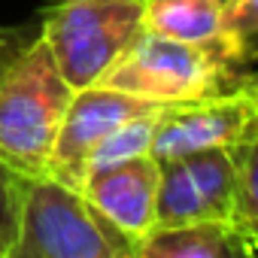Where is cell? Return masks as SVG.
I'll return each instance as SVG.
<instances>
[{
  "instance_id": "6da1fadb",
  "label": "cell",
  "mask_w": 258,
  "mask_h": 258,
  "mask_svg": "<svg viewBox=\"0 0 258 258\" xmlns=\"http://www.w3.org/2000/svg\"><path fill=\"white\" fill-rule=\"evenodd\" d=\"M49 43H34L0 73V158L22 176H46L58 127L73 97Z\"/></svg>"
},
{
  "instance_id": "7a4b0ae2",
  "label": "cell",
  "mask_w": 258,
  "mask_h": 258,
  "mask_svg": "<svg viewBox=\"0 0 258 258\" xmlns=\"http://www.w3.org/2000/svg\"><path fill=\"white\" fill-rule=\"evenodd\" d=\"M246 76L216 43H185L140 31L97 82L155 103H179L240 88Z\"/></svg>"
},
{
  "instance_id": "3957f363",
  "label": "cell",
  "mask_w": 258,
  "mask_h": 258,
  "mask_svg": "<svg viewBox=\"0 0 258 258\" xmlns=\"http://www.w3.org/2000/svg\"><path fill=\"white\" fill-rule=\"evenodd\" d=\"M10 258H134V243L82 191L55 176H28L19 240Z\"/></svg>"
},
{
  "instance_id": "277c9868",
  "label": "cell",
  "mask_w": 258,
  "mask_h": 258,
  "mask_svg": "<svg viewBox=\"0 0 258 258\" xmlns=\"http://www.w3.org/2000/svg\"><path fill=\"white\" fill-rule=\"evenodd\" d=\"M146 0H46L40 37L73 88L97 82L143 31Z\"/></svg>"
},
{
  "instance_id": "5b68a950",
  "label": "cell",
  "mask_w": 258,
  "mask_h": 258,
  "mask_svg": "<svg viewBox=\"0 0 258 258\" xmlns=\"http://www.w3.org/2000/svg\"><path fill=\"white\" fill-rule=\"evenodd\" d=\"M237 222V164L231 149H201L161 161L155 225Z\"/></svg>"
},
{
  "instance_id": "8992f818",
  "label": "cell",
  "mask_w": 258,
  "mask_h": 258,
  "mask_svg": "<svg viewBox=\"0 0 258 258\" xmlns=\"http://www.w3.org/2000/svg\"><path fill=\"white\" fill-rule=\"evenodd\" d=\"M255 121L258 100L246 82L222 94L164 103L152 143V158L173 161L179 155H191L201 149H231L246 137V131Z\"/></svg>"
},
{
  "instance_id": "52a82bcc",
  "label": "cell",
  "mask_w": 258,
  "mask_h": 258,
  "mask_svg": "<svg viewBox=\"0 0 258 258\" xmlns=\"http://www.w3.org/2000/svg\"><path fill=\"white\" fill-rule=\"evenodd\" d=\"M161 103L124 94L118 88L91 82L85 88H76L70 97V106L64 112V121L58 127L55 149L49 158V176L58 182L82 191L85 188V161L91 149L131 115H140L146 109H155Z\"/></svg>"
},
{
  "instance_id": "ba28073f",
  "label": "cell",
  "mask_w": 258,
  "mask_h": 258,
  "mask_svg": "<svg viewBox=\"0 0 258 258\" xmlns=\"http://www.w3.org/2000/svg\"><path fill=\"white\" fill-rule=\"evenodd\" d=\"M158 182H161V161H155L152 155H140L88 176L82 195L137 249V240L155 225Z\"/></svg>"
},
{
  "instance_id": "9c48e42d",
  "label": "cell",
  "mask_w": 258,
  "mask_h": 258,
  "mask_svg": "<svg viewBox=\"0 0 258 258\" xmlns=\"http://www.w3.org/2000/svg\"><path fill=\"white\" fill-rule=\"evenodd\" d=\"M255 243L237 222H182L152 225L134 249V258H249Z\"/></svg>"
},
{
  "instance_id": "30bf717a",
  "label": "cell",
  "mask_w": 258,
  "mask_h": 258,
  "mask_svg": "<svg viewBox=\"0 0 258 258\" xmlns=\"http://www.w3.org/2000/svg\"><path fill=\"white\" fill-rule=\"evenodd\" d=\"M143 31L185 40L216 43L222 40V0H146Z\"/></svg>"
},
{
  "instance_id": "8fae6325",
  "label": "cell",
  "mask_w": 258,
  "mask_h": 258,
  "mask_svg": "<svg viewBox=\"0 0 258 258\" xmlns=\"http://www.w3.org/2000/svg\"><path fill=\"white\" fill-rule=\"evenodd\" d=\"M161 106L155 109H146L140 115H131L127 121H121L112 131L91 149L88 161H85V179L100 173V170H109L115 164H124L131 158H140V155H152V143H155V131H158V121H161Z\"/></svg>"
},
{
  "instance_id": "7c38bea8",
  "label": "cell",
  "mask_w": 258,
  "mask_h": 258,
  "mask_svg": "<svg viewBox=\"0 0 258 258\" xmlns=\"http://www.w3.org/2000/svg\"><path fill=\"white\" fill-rule=\"evenodd\" d=\"M219 46L240 70L258 61V0H222Z\"/></svg>"
},
{
  "instance_id": "4fadbf2b",
  "label": "cell",
  "mask_w": 258,
  "mask_h": 258,
  "mask_svg": "<svg viewBox=\"0 0 258 258\" xmlns=\"http://www.w3.org/2000/svg\"><path fill=\"white\" fill-rule=\"evenodd\" d=\"M237 164V225L258 249V121L231 146Z\"/></svg>"
},
{
  "instance_id": "5bb4252c",
  "label": "cell",
  "mask_w": 258,
  "mask_h": 258,
  "mask_svg": "<svg viewBox=\"0 0 258 258\" xmlns=\"http://www.w3.org/2000/svg\"><path fill=\"white\" fill-rule=\"evenodd\" d=\"M25 179L19 170H13L0 158V258H10L16 240H19V219H22V198H25Z\"/></svg>"
},
{
  "instance_id": "9a60e30c",
  "label": "cell",
  "mask_w": 258,
  "mask_h": 258,
  "mask_svg": "<svg viewBox=\"0 0 258 258\" xmlns=\"http://www.w3.org/2000/svg\"><path fill=\"white\" fill-rule=\"evenodd\" d=\"M40 34V22L34 25H0V73H4Z\"/></svg>"
},
{
  "instance_id": "2e32d148",
  "label": "cell",
  "mask_w": 258,
  "mask_h": 258,
  "mask_svg": "<svg viewBox=\"0 0 258 258\" xmlns=\"http://www.w3.org/2000/svg\"><path fill=\"white\" fill-rule=\"evenodd\" d=\"M246 85H249V91H252L255 100H258V73H249V76H246Z\"/></svg>"
}]
</instances>
